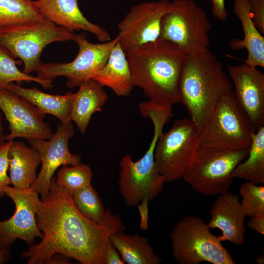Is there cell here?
<instances>
[{"mask_svg":"<svg viewBox=\"0 0 264 264\" xmlns=\"http://www.w3.org/2000/svg\"><path fill=\"white\" fill-rule=\"evenodd\" d=\"M199 131L190 119L175 120L170 129L159 135L154 161L166 182L181 179L198 147Z\"/></svg>","mask_w":264,"mask_h":264,"instance_id":"cell-10","label":"cell"},{"mask_svg":"<svg viewBox=\"0 0 264 264\" xmlns=\"http://www.w3.org/2000/svg\"><path fill=\"white\" fill-rule=\"evenodd\" d=\"M10 184L15 188H30L37 178L41 163L38 151L24 142L12 141L8 151Z\"/></svg>","mask_w":264,"mask_h":264,"instance_id":"cell-22","label":"cell"},{"mask_svg":"<svg viewBox=\"0 0 264 264\" xmlns=\"http://www.w3.org/2000/svg\"><path fill=\"white\" fill-rule=\"evenodd\" d=\"M252 19L259 30L264 34V0H248Z\"/></svg>","mask_w":264,"mask_h":264,"instance_id":"cell-32","label":"cell"},{"mask_svg":"<svg viewBox=\"0 0 264 264\" xmlns=\"http://www.w3.org/2000/svg\"><path fill=\"white\" fill-rule=\"evenodd\" d=\"M110 240L125 263L159 264L162 261L145 237L120 231L112 234Z\"/></svg>","mask_w":264,"mask_h":264,"instance_id":"cell-24","label":"cell"},{"mask_svg":"<svg viewBox=\"0 0 264 264\" xmlns=\"http://www.w3.org/2000/svg\"><path fill=\"white\" fill-rule=\"evenodd\" d=\"M210 230L198 217L190 215L178 221L170 234L174 259L180 264H235L231 254Z\"/></svg>","mask_w":264,"mask_h":264,"instance_id":"cell-5","label":"cell"},{"mask_svg":"<svg viewBox=\"0 0 264 264\" xmlns=\"http://www.w3.org/2000/svg\"><path fill=\"white\" fill-rule=\"evenodd\" d=\"M264 257L262 256H259L257 258V263L258 264H264Z\"/></svg>","mask_w":264,"mask_h":264,"instance_id":"cell-40","label":"cell"},{"mask_svg":"<svg viewBox=\"0 0 264 264\" xmlns=\"http://www.w3.org/2000/svg\"><path fill=\"white\" fill-rule=\"evenodd\" d=\"M149 201L145 198L138 204L137 208L140 215L139 227L144 231L149 229Z\"/></svg>","mask_w":264,"mask_h":264,"instance_id":"cell-34","label":"cell"},{"mask_svg":"<svg viewBox=\"0 0 264 264\" xmlns=\"http://www.w3.org/2000/svg\"><path fill=\"white\" fill-rule=\"evenodd\" d=\"M233 88L222 64L208 49L187 56L179 82V99L199 132Z\"/></svg>","mask_w":264,"mask_h":264,"instance_id":"cell-3","label":"cell"},{"mask_svg":"<svg viewBox=\"0 0 264 264\" xmlns=\"http://www.w3.org/2000/svg\"><path fill=\"white\" fill-rule=\"evenodd\" d=\"M210 215L207 224L210 229L218 228L221 231V235L217 236L220 241L237 245L243 244L246 215L237 195L227 192L218 195L212 204Z\"/></svg>","mask_w":264,"mask_h":264,"instance_id":"cell-17","label":"cell"},{"mask_svg":"<svg viewBox=\"0 0 264 264\" xmlns=\"http://www.w3.org/2000/svg\"><path fill=\"white\" fill-rule=\"evenodd\" d=\"M253 132L232 90L221 99L199 132L197 147L218 151L248 148Z\"/></svg>","mask_w":264,"mask_h":264,"instance_id":"cell-9","label":"cell"},{"mask_svg":"<svg viewBox=\"0 0 264 264\" xmlns=\"http://www.w3.org/2000/svg\"><path fill=\"white\" fill-rule=\"evenodd\" d=\"M44 20L33 0H0V31Z\"/></svg>","mask_w":264,"mask_h":264,"instance_id":"cell-26","label":"cell"},{"mask_svg":"<svg viewBox=\"0 0 264 264\" xmlns=\"http://www.w3.org/2000/svg\"><path fill=\"white\" fill-rule=\"evenodd\" d=\"M72 199L76 208L86 218L97 223L102 220L106 209L91 184L73 193Z\"/></svg>","mask_w":264,"mask_h":264,"instance_id":"cell-29","label":"cell"},{"mask_svg":"<svg viewBox=\"0 0 264 264\" xmlns=\"http://www.w3.org/2000/svg\"><path fill=\"white\" fill-rule=\"evenodd\" d=\"M212 4V12L217 19L225 21L228 16L224 0H210Z\"/></svg>","mask_w":264,"mask_h":264,"instance_id":"cell-35","label":"cell"},{"mask_svg":"<svg viewBox=\"0 0 264 264\" xmlns=\"http://www.w3.org/2000/svg\"><path fill=\"white\" fill-rule=\"evenodd\" d=\"M103 87L90 79L82 83L72 94L70 119L82 134L85 133L92 115L101 111L108 99Z\"/></svg>","mask_w":264,"mask_h":264,"instance_id":"cell-20","label":"cell"},{"mask_svg":"<svg viewBox=\"0 0 264 264\" xmlns=\"http://www.w3.org/2000/svg\"><path fill=\"white\" fill-rule=\"evenodd\" d=\"M5 136L3 132L2 119L0 109V147L5 142Z\"/></svg>","mask_w":264,"mask_h":264,"instance_id":"cell-39","label":"cell"},{"mask_svg":"<svg viewBox=\"0 0 264 264\" xmlns=\"http://www.w3.org/2000/svg\"><path fill=\"white\" fill-rule=\"evenodd\" d=\"M232 176L233 179L264 184V126L252 133L248 154L235 167Z\"/></svg>","mask_w":264,"mask_h":264,"instance_id":"cell-25","label":"cell"},{"mask_svg":"<svg viewBox=\"0 0 264 264\" xmlns=\"http://www.w3.org/2000/svg\"><path fill=\"white\" fill-rule=\"evenodd\" d=\"M171 7L168 0L133 5L118 24V43L124 51L158 40L162 17Z\"/></svg>","mask_w":264,"mask_h":264,"instance_id":"cell-13","label":"cell"},{"mask_svg":"<svg viewBox=\"0 0 264 264\" xmlns=\"http://www.w3.org/2000/svg\"><path fill=\"white\" fill-rule=\"evenodd\" d=\"M92 173L90 167L81 162L63 166L57 173L56 183L71 193L91 184Z\"/></svg>","mask_w":264,"mask_h":264,"instance_id":"cell-28","label":"cell"},{"mask_svg":"<svg viewBox=\"0 0 264 264\" xmlns=\"http://www.w3.org/2000/svg\"><path fill=\"white\" fill-rule=\"evenodd\" d=\"M7 89L33 104L46 114H50L59 119L61 123L71 122L70 112L73 93L65 95H53L43 92L36 87L25 88L14 83Z\"/></svg>","mask_w":264,"mask_h":264,"instance_id":"cell-23","label":"cell"},{"mask_svg":"<svg viewBox=\"0 0 264 264\" xmlns=\"http://www.w3.org/2000/svg\"><path fill=\"white\" fill-rule=\"evenodd\" d=\"M22 62L16 61L5 48L0 46V90L7 89L8 85L16 82H34L43 88L49 89L52 87V81L43 80L21 71L17 67Z\"/></svg>","mask_w":264,"mask_h":264,"instance_id":"cell-27","label":"cell"},{"mask_svg":"<svg viewBox=\"0 0 264 264\" xmlns=\"http://www.w3.org/2000/svg\"><path fill=\"white\" fill-rule=\"evenodd\" d=\"M36 219L43 237L40 243L30 244L22 254L28 264H49L57 253L83 264H104L108 241L126 228L121 217L110 208L99 223L86 218L75 207L72 194L58 185L54 176Z\"/></svg>","mask_w":264,"mask_h":264,"instance_id":"cell-1","label":"cell"},{"mask_svg":"<svg viewBox=\"0 0 264 264\" xmlns=\"http://www.w3.org/2000/svg\"><path fill=\"white\" fill-rule=\"evenodd\" d=\"M9 256L10 252L8 248L0 247V264L6 263Z\"/></svg>","mask_w":264,"mask_h":264,"instance_id":"cell-38","label":"cell"},{"mask_svg":"<svg viewBox=\"0 0 264 264\" xmlns=\"http://www.w3.org/2000/svg\"><path fill=\"white\" fill-rule=\"evenodd\" d=\"M71 259L64 254L57 253L52 257L49 264H68Z\"/></svg>","mask_w":264,"mask_h":264,"instance_id":"cell-37","label":"cell"},{"mask_svg":"<svg viewBox=\"0 0 264 264\" xmlns=\"http://www.w3.org/2000/svg\"><path fill=\"white\" fill-rule=\"evenodd\" d=\"M241 204L246 216L264 215V186L246 181L239 189Z\"/></svg>","mask_w":264,"mask_h":264,"instance_id":"cell-30","label":"cell"},{"mask_svg":"<svg viewBox=\"0 0 264 264\" xmlns=\"http://www.w3.org/2000/svg\"><path fill=\"white\" fill-rule=\"evenodd\" d=\"M119 39L117 35L109 41L92 44L88 40L86 32L76 34L73 41L78 45L79 51L75 58L69 63H43L36 71L37 77L53 80L63 76L67 78L68 88L79 87L84 82L92 79L103 67Z\"/></svg>","mask_w":264,"mask_h":264,"instance_id":"cell-11","label":"cell"},{"mask_svg":"<svg viewBox=\"0 0 264 264\" xmlns=\"http://www.w3.org/2000/svg\"><path fill=\"white\" fill-rule=\"evenodd\" d=\"M247 225L249 228L264 235V215L250 218Z\"/></svg>","mask_w":264,"mask_h":264,"instance_id":"cell-36","label":"cell"},{"mask_svg":"<svg viewBox=\"0 0 264 264\" xmlns=\"http://www.w3.org/2000/svg\"><path fill=\"white\" fill-rule=\"evenodd\" d=\"M154 134L148 150L138 160L134 161L129 154L120 160L118 185L126 204L134 207L145 198L149 202L162 191L165 179L158 172L154 161L156 142L167 124L165 118L156 116L151 120Z\"/></svg>","mask_w":264,"mask_h":264,"instance_id":"cell-4","label":"cell"},{"mask_svg":"<svg viewBox=\"0 0 264 264\" xmlns=\"http://www.w3.org/2000/svg\"><path fill=\"white\" fill-rule=\"evenodd\" d=\"M234 12L240 21L244 34L242 40L234 39L229 42L234 50L245 48L247 52L244 63L254 67H264V37L256 27L250 14L248 0H234Z\"/></svg>","mask_w":264,"mask_h":264,"instance_id":"cell-19","label":"cell"},{"mask_svg":"<svg viewBox=\"0 0 264 264\" xmlns=\"http://www.w3.org/2000/svg\"><path fill=\"white\" fill-rule=\"evenodd\" d=\"M249 148L218 151L197 147L182 179L195 191L207 196L226 193L232 184L233 171L246 158Z\"/></svg>","mask_w":264,"mask_h":264,"instance_id":"cell-6","label":"cell"},{"mask_svg":"<svg viewBox=\"0 0 264 264\" xmlns=\"http://www.w3.org/2000/svg\"><path fill=\"white\" fill-rule=\"evenodd\" d=\"M133 87L149 100L172 106L180 102L178 85L187 55L176 45L158 39L126 52Z\"/></svg>","mask_w":264,"mask_h":264,"instance_id":"cell-2","label":"cell"},{"mask_svg":"<svg viewBox=\"0 0 264 264\" xmlns=\"http://www.w3.org/2000/svg\"><path fill=\"white\" fill-rule=\"evenodd\" d=\"M4 192L14 202L15 211L9 219L0 221V247L8 248L18 239L30 244L36 238L42 239L43 233L36 220L42 202L38 193L31 187L20 189L9 186L4 188Z\"/></svg>","mask_w":264,"mask_h":264,"instance_id":"cell-12","label":"cell"},{"mask_svg":"<svg viewBox=\"0 0 264 264\" xmlns=\"http://www.w3.org/2000/svg\"><path fill=\"white\" fill-rule=\"evenodd\" d=\"M74 134L71 122L61 123L50 139L28 140L30 146L38 151L41 158L42 168L31 188L41 195L42 200L47 198L51 180L58 167L81 162V156L72 154L69 149L68 142Z\"/></svg>","mask_w":264,"mask_h":264,"instance_id":"cell-14","label":"cell"},{"mask_svg":"<svg viewBox=\"0 0 264 264\" xmlns=\"http://www.w3.org/2000/svg\"><path fill=\"white\" fill-rule=\"evenodd\" d=\"M74 31L58 26L46 20L8 28L0 31V46L24 64L27 74L36 71L42 65L41 55L48 44L73 41Z\"/></svg>","mask_w":264,"mask_h":264,"instance_id":"cell-7","label":"cell"},{"mask_svg":"<svg viewBox=\"0 0 264 264\" xmlns=\"http://www.w3.org/2000/svg\"><path fill=\"white\" fill-rule=\"evenodd\" d=\"M103 87L109 88L119 97L129 96L134 87L126 53L118 41L103 66L92 78Z\"/></svg>","mask_w":264,"mask_h":264,"instance_id":"cell-21","label":"cell"},{"mask_svg":"<svg viewBox=\"0 0 264 264\" xmlns=\"http://www.w3.org/2000/svg\"><path fill=\"white\" fill-rule=\"evenodd\" d=\"M209 20L193 0H174L162 19L158 39L173 43L187 55L207 49L210 44Z\"/></svg>","mask_w":264,"mask_h":264,"instance_id":"cell-8","label":"cell"},{"mask_svg":"<svg viewBox=\"0 0 264 264\" xmlns=\"http://www.w3.org/2000/svg\"><path fill=\"white\" fill-rule=\"evenodd\" d=\"M120 253L110 239L108 241L104 252V264H124Z\"/></svg>","mask_w":264,"mask_h":264,"instance_id":"cell-33","label":"cell"},{"mask_svg":"<svg viewBox=\"0 0 264 264\" xmlns=\"http://www.w3.org/2000/svg\"><path fill=\"white\" fill-rule=\"evenodd\" d=\"M0 109L9 123L10 133L5 140L16 138L49 139L53 135L50 125L44 121L45 114L28 100L8 89L0 90Z\"/></svg>","mask_w":264,"mask_h":264,"instance_id":"cell-15","label":"cell"},{"mask_svg":"<svg viewBox=\"0 0 264 264\" xmlns=\"http://www.w3.org/2000/svg\"><path fill=\"white\" fill-rule=\"evenodd\" d=\"M238 107L253 132L264 126V74L245 63L228 65Z\"/></svg>","mask_w":264,"mask_h":264,"instance_id":"cell-16","label":"cell"},{"mask_svg":"<svg viewBox=\"0 0 264 264\" xmlns=\"http://www.w3.org/2000/svg\"><path fill=\"white\" fill-rule=\"evenodd\" d=\"M12 141H7L0 147V198L5 194L4 189L10 184L7 174L9 168L8 151Z\"/></svg>","mask_w":264,"mask_h":264,"instance_id":"cell-31","label":"cell"},{"mask_svg":"<svg viewBox=\"0 0 264 264\" xmlns=\"http://www.w3.org/2000/svg\"><path fill=\"white\" fill-rule=\"evenodd\" d=\"M79 0H35L34 3L45 20L58 26L74 31H88L101 43L110 41V34L106 29L84 16L79 7Z\"/></svg>","mask_w":264,"mask_h":264,"instance_id":"cell-18","label":"cell"}]
</instances>
